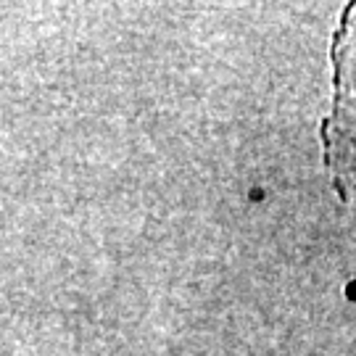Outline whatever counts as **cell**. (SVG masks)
Wrapping results in <instances>:
<instances>
[{
  "label": "cell",
  "mask_w": 356,
  "mask_h": 356,
  "mask_svg": "<svg viewBox=\"0 0 356 356\" xmlns=\"http://www.w3.org/2000/svg\"><path fill=\"white\" fill-rule=\"evenodd\" d=\"M332 103L319 140L332 191L348 209L356 229V0L341 13L330 45Z\"/></svg>",
  "instance_id": "6da1fadb"
}]
</instances>
